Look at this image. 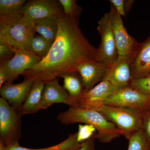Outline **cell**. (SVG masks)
Returning <instances> with one entry per match:
<instances>
[{
	"mask_svg": "<svg viewBox=\"0 0 150 150\" xmlns=\"http://www.w3.org/2000/svg\"><path fill=\"white\" fill-rule=\"evenodd\" d=\"M116 90L110 82L103 80L93 88L84 92L73 106L97 110L103 105L105 100Z\"/></svg>",
	"mask_w": 150,
	"mask_h": 150,
	"instance_id": "obj_10",
	"label": "cell"
},
{
	"mask_svg": "<svg viewBox=\"0 0 150 150\" xmlns=\"http://www.w3.org/2000/svg\"><path fill=\"white\" fill-rule=\"evenodd\" d=\"M52 44L53 43L46 40L41 35H35L26 50L42 59L47 56Z\"/></svg>",
	"mask_w": 150,
	"mask_h": 150,
	"instance_id": "obj_22",
	"label": "cell"
},
{
	"mask_svg": "<svg viewBox=\"0 0 150 150\" xmlns=\"http://www.w3.org/2000/svg\"><path fill=\"white\" fill-rule=\"evenodd\" d=\"M35 33L33 20L23 15L11 24L0 26V42L14 50H26Z\"/></svg>",
	"mask_w": 150,
	"mask_h": 150,
	"instance_id": "obj_4",
	"label": "cell"
},
{
	"mask_svg": "<svg viewBox=\"0 0 150 150\" xmlns=\"http://www.w3.org/2000/svg\"><path fill=\"white\" fill-rule=\"evenodd\" d=\"M77 72H71L63 74L59 77L64 79L63 88L69 93L71 100L73 106L78 98L85 92L80 76Z\"/></svg>",
	"mask_w": 150,
	"mask_h": 150,
	"instance_id": "obj_19",
	"label": "cell"
},
{
	"mask_svg": "<svg viewBox=\"0 0 150 150\" xmlns=\"http://www.w3.org/2000/svg\"><path fill=\"white\" fill-rule=\"evenodd\" d=\"M21 116L5 99L0 98V141L6 146L18 143L21 137Z\"/></svg>",
	"mask_w": 150,
	"mask_h": 150,
	"instance_id": "obj_5",
	"label": "cell"
},
{
	"mask_svg": "<svg viewBox=\"0 0 150 150\" xmlns=\"http://www.w3.org/2000/svg\"><path fill=\"white\" fill-rule=\"evenodd\" d=\"M0 150H6V147L1 141H0Z\"/></svg>",
	"mask_w": 150,
	"mask_h": 150,
	"instance_id": "obj_31",
	"label": "cell"
},
{
	"mask_svg": "<svg viewBox=\"0 0 150 150\" xmlns=\"http://www.w3.org/2000/svg\"><path fill=\"white\" fill-rule=\"evenodd\" d=\"M97 134V133L84 142L80 148L76 150H97L95 146V141L96 139Z\"/></svg>",
	"mask_w": 150,
	"mask_h": 150,
	"instance_id": "obj_30",
	"label": "cell"
},
{
	"mask_svg": "<svg viewBox=\"0 0 150 150\" xmlns=\"http://www.w3.org/2000/svg\"><path fill=\"white\" fill-rule=\"evenodd\" d=\"M111 25L118 51V60H126L132 62L141 43L129 35L124 27L121 16L113 6L111 7Z\"/></svg>",
	"mask_w": 150,
	"mask_h": 150,
	"instance_id": "obj_7",
	"label": "cell"
},
{
	"mask_svg": "<svg viewBox=\"0 0 150 150\" xmlns=\"http://www.w3.org/2000/svg\"><path fill=\"white\" fill-rule=\"evenodd\" d=\"M110 11L105 13L98 22L97 30L101 38V42L98 48L96 62L108 67L115 63L118 55L115 36L111 25Z\"/></svg>",
	"mask_w": 150,
	"mask_h": 150,
	"instance_id": "obj_6",
	"label": "cell"
},
{
	"mask_svg": "<svg viewBox=\"0 0 150 150\" xmlns=\"http://www.w3.org/2000/svg\"><path fill=\"white\" fill-rule=\"evenodd\" d=\"M35 32L44 38L54 43L58 30L57 18L50 17L34 20Z\"/></svg>",
	"mask_w": 150,
	"mask_h": 150,
	"instance_id": "obj_20",
	"label": "cell"
},
{
	"mask_svg": "<svg viewBox=\"0 0 150 150\" xmlns=\"http://www.w3.org/2000/svg\"><path fill=\"white\" fill-rule=\"evenodd\" d=\"M64 13L67 16L73 18H78L81 13V8L77 4L75 0H59Z\"/></svg>",
	"mask_w": 150,
	"mask_h": 150,
	"instance_id": "obj_24",
	"label": "cell"
},
{
	"mask_svg": "<svg viewBox=\"0 0 150 150\" xmlns=\"http://www.w3.org/2000/svg\"><path fill=\"white\" fill-rule=\"evenodd\" d=\"M45 83L40 80H34L27 98L18 110L21 115L32 114L40 110V105Z\"/></svg>",
	"mask_w": 150,
	"mask_h": 150,
	"instance_id": "obj_18",
	"label": "cell"
},
{
	"mask_svg": "<svg viewBox=\"0 0 150 150\" xmlns=\"http://www.w3.org/2000/svg\"><path fill=\"white\" fill-rule=\"evenodd\" d=\"M57 35L47 56L22 75L25 79L46 83L65 73L77 72L81 64L96 61L98 48L93 47L81 31L78 18L63 13L57 17Z\"/></svg>",
	"mask_w": 150,
	"mask_h": 150,
	"instance_id": "obj_1",
	"label": "cell"
},
{
	"mask_svg": "<svg viewBox=\"0 0 150 150\" xmlns=\"http://www.w3.org/2000/svg\"><path fill=\"white\" fill-rule=\"evenodd\" d=\"M34 80L25 79L23 81L18 84L7 82L0 88L1 98L14 109L18 110L27 98Z\"/></svg>",
	"mask_w": 150,
	"mask_h": 150,
	"instance_id": "obj_12",
	"label": "cell"
},
{
	"mask_svg": "<svg viewBox=\"0 0 150 150\" xmlns=\"http://www.w3.org/2000/svg\"><path fill=\"white\" fill-rule=\"evenodd\" d=\"M16 51L8 44L0 42V62L12 59Z\"/></svg>",
	"mask_w": 150,
	"mask_h": 150,
	"instance_id": "obj_28",
	"label": "cell"
},
{
	"mask_svg": "<svg viewBox=\"0 0 150 150\" xmlns=\"http://www.w3.org/2000/svg\"><path fill=\"white\" fill-rule=\"evenodd\" d=\"M77 133V140L79 144H83L97 133L96 129L93 126L88 124H80Z\"/></svg>",
	"mask_w": 150,
	"mask_h": 150,
	"instance_id": "obj_26",
	"label": "cell"
},
{
	"mask_svg": "<svg viewBox=\"0 0 150 150\" xmlns=\"http://www.w3.org/2000/svg\"><path fill=\"white\" fill-rule=\"evenodd\" d=\"M41 60V58L30 51L20 49L16 51L12 59L0 62V68L5 74L7 82L12 83L20 75L36 66Z\"/></svg>",
	"mask_w": 150,
	"mask_h": 150,
	"instance_id": "obj_9",
	"label": "cell"
},
{
	"mask_svg": "<svg viewBox=\"0 0 150 150\" xmlns=\"http://www.w3.org/2000/svg\"><path fill=\"white\" fill-rule=\"evenodd\" d=\"M130 61L118 60L108 67L103 80L108 81L117 90L129 86L132 79Z\"/></svg>",
	"mask_w": 150,
	"mask_h": 150,
	"instance_id": "obj_14",
	"label": "cell"
},
{
	"mask_svg": "<svg viewBox=\"0 0 150 150\" xmlns=\"http://www.w3.org/2000/svg\"><path fill=\"white\" fill-rule=\"evenodd\" d=\"M130 86L150 98V75L144 77L132 79Z\"/></svg>",
	"mask_w": 150,
	"mask_h": 150,
	"instance_id": "obj_25",
	"label": "cell"
},
{
	"mask_svg": "<svg viewBox=\"0 0 150 150\" xmlns=\"http://www.w3.org/2000/svg\"><path fill=\"white\" fill-rule=\"evenodd\" d=\"M113 7L121 16H125V1L123 0H110Z\"/></svg>",
	"mask_w": 150,
	"mask_h": 150,
	"instance_id": "obj_29",
	"label": "cell"
},
{
	"mask_svg": "<svg viewBox=\"0 0 150 150\" xmlns=\"http://www.w3.org/2000/svg\"><path fill=\"white\" fill-rule=\"evenodd\" d=\"M129 142L127 150H147L149 143L141 130L132 135Z\"/></svg>",
	"mask_w": 150,
	"mask_h": 150,
	"instance_id": "obj_23",
	"label": "cell"
},
{
	"mask_svg": "<svg viewBox=\"0 0 150 150\" xmlns=\"http://www.w3.org/2000/svg\"><path fill=\"white\" fill-rule=\"evenodd\" d=\"M103 105L142 112L150 109V98L129 86L111 94L105 100Z\"/></svg>",
	"mask_w": 150,
	"mask_h": 150,
	"instance_id": "obj_8",
	"label": "cell"
},
{
	"mask_svg": "<svg viewBox=\"0 0 150 150\" xmlns=\"http://www.w3.org/2000/svg\"><path fill=\"white\" fill-rule=\"evenodd\" d=\"M72 105L68 92L60 85L57 79L45 83L40 105V110H45L55 103Z\"/></svg>",
	"mask_w": 150,
	"mask_h": 150,
	"instance_id": "obj_15",
	"label": "cell"
},
{
	"mask_svg": "<svg viewBox=\"0 0 150 150\" xmlns=\"http://www.w3.org/2000/svg\"><path fill=\"white\" fill-rule=\"evenodd\" d=\"M107 69V66L96 61L85 62L78 66L77 72L80 76L85 92L103 80Z\"/></svg>",
	"mask_w": 150,
	"mask_h": 150,
	"instance_id": "obj_13",
	"label": "cell"
},
{
	"mask_svg": "<svg viewBox=\"0 0 150 150\" xmlns=\"http://www.w3.org/2000/svg\"><path fill=\"white\" fill-rule=\"evenodd\" d=\"M25 0H0V26L13 23L23 16Z\"/></svg>",
	"mask_w": 150,
	"mask_h": 150,
	"instance_id": "obj_17",
	"label": "cell"
},
{
	"mask_svg": "<svg viewBox=\"0 0 150 150\" xmlns=\"http://www.w3.org/2000/svg\"><path fill=\"white\" fill-rule=\"evenodd\" d=\"M96 110L113 123L121 135L128 140L132 135L142 129L141 112L139 110L105 105Z\"/></svg>",
	"mask_w": 150,
	"mask_h": 150,
	"instance_id": "obj_3",
	"label": "cell"
},
{
	"mask_svg": "<svg viewBox=\"0 0 150 150\" xmlns=\"http://www.w3.org/2000/svg\"><path fill=\"white\" fill-rule=\"evenodd\" d=\"M82 144L78 143L77 140V133H76L70 134L66 140L61 143L48 147L29 149L21 146L18 143L6 147V150H76L80 148Z\"/></svg>",
	"mask_w": 150,
	"mask_h": 150,
	"instance_id": "obj_21",
	"label": "cell"
},
{
	"mask_svg": "<svg viewBox=\"0 0 150 150\" xmlns=\"http://www.w3.org/2000/svg\"><path fill=\"white\" fill-rule=\"evenodd\" d=\"M147 150H150V143H149L148 145Z\"/></svg>",
	"mask_w": 150,
	"mask_h": 150,
	"instance_id": "obj_32",
	"label": "cell"
},
{
	"mask_svg": "<svg viewBox=\"0 0 150 150\" xmlns=\"http://www.w3.org/2000/svg\"><path fill=\"white\" fill-rule=\"evenodd\" d=\"M57 119L64 125L82 123L93 126L97 131L96 139L103 144L110 143L121 135L115 125L96 110L71 106L59 113Z\"/></svg>",
	"mask_w": 150,
	"mask_h": 150,
	"instance_id": "obj_2",
	"label": "cell"
},
{
	"mask_svg": "<svg viewBox=\"0 0 150 150\" xmlns=\"http://www.w3.org/2000/svg\"><path fill=\"white\" fill-rule=\"evenodd\" d=\"M24 15L33 20L46 18H57L64 13L59 1L30 0L27 1L23 9Z\"/></svg>",
	"mask_w": 150,
	"mask_h": 150,
	"instance_id": "obj_11",
	"label": "cell"
},
{
	"mask_svg": "<svg viewBox=\"0 0 150 150\" xmlns=\"http://www.w3.org/2000/svg\"><path fill=\"white\" fill-rule=\"evenodd\" d=\"M132 79L150 75V36L141 43L131 63Z\"/></svg>",
	"mask_w": 150,
	"mask_h": 150,
	"instance_id": "obj_16",
	"label": "cell"
},
{
	"mask_svg": "<svg viewBox=\"0 0 150 150\" xmlns=\"http://www.w3.org/2000/svg\"><path fill=\"white\" fill-rule=\"evenodd\" d=\"M142 131L149 143H150V109L141 112Z\"/></svg>",
	"mask_w": 150,
	"mask_h": 150,
	"instance_id": "obj_27",
	"label": "cell"
}]
</instances>
